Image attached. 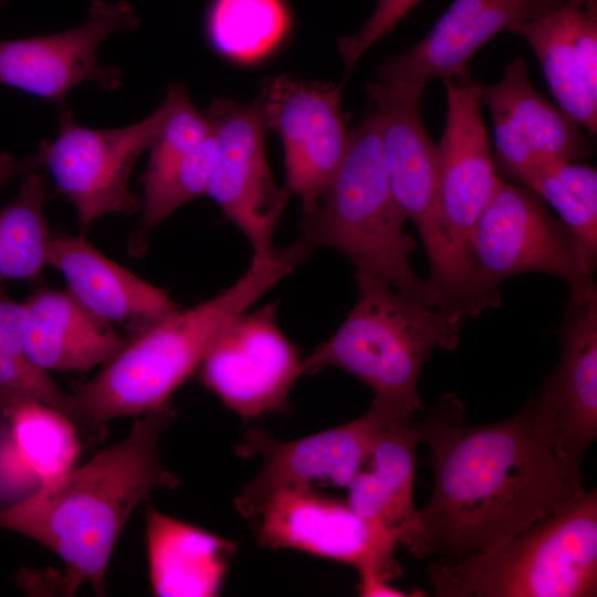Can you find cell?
<instances>
[{"label":"cell","mask_w":597,"mask_h":597,"mask_svg":"<svg viewBox=\"0 0 597 597\" xmlns=\"http://www.w3.org/2000/svg\"><path fill=\"white\" fill-rule=\"evenodd\" d=\"M583 1L566 0L553 12L517 23L507 31L528 43L558 107L595 135L597 94L586 83L574 43L576 14Z\"/></svg>","instance_id":"cb8c5ba5"},{"label":"cell","mask_w":597,"mask_h":597,"mask_svg":"<svg viewBox=\"0 0 597 597\" xmlns=\"http://www.w3.org/2000/svg\"><path fill=\"white\" fill-rule=\"evenodd\" d=\"M132 6L122 0H93L81 25L44 36L0 40V84L22 90L59 106L78 84L94 82L107 91L122 83V72L97 60L101 42L138 25Z\"/></svg>","instance_id":"e0dca14e"},{"label":"cell","mask_w":597,"mask_h":597,"mask_svg":"<svg viewBox=\"0 0 597 597\" xmlns=\"http://www.w3.org/2000/svg\"><path fill=\"white\" fill-rule=\"evenodd\" d=\"M24 318V303L12 300L0 284V417L27 401L60 409L66 399L48 373L27 356Z\"/></svg>","instance_id":"f1b7e54d"},{"label":"cell","mask_w":597,"mask_h":597,"mask_svg":"<svg viewBox=\"0 0 597 597\" xmlns=\"http://www.w3.org/2000/svg\"><path fill=\"white\" fill-rule=\"evenodd\" d=\"M439 597H595L597 490L532 523L501 546L426 568Z\"/></svg>","instance_id":"8992f818"},{"label":"cell","mask_w":597,"mask_h":597,"mask_svg":"<svg viewBox=\"0 0 597 597\" xmlns=\"http://www.w3.org/2000/svg\"><path fill=\"white\" fill-rule=\"evenodd\" d=\"M219 153L211 132L151 189L143 192L138 234L156 228L184 203L206 195Z\"/></svg>","instance_id":"f546056e"},{"label":"cell","mask_w":597,"mask_h":597,"mask_svg":"<svg viewBox=\"0 0 597 597\" xmlns=\"http://www.w3.org/2000/svg\"><path fill=\"white\" fill-rule=\"evenodd\" d=\"M289 27L290 15L282 0H213L206 22L212 49L239 63L268 56Z\"/></svg>","instance_id":"d4e9b609"},{"label":"cell","mask_w":597,"mask_h":597,"mask_svg":"<svg viewBox=\"0 0 597 597\" xmlns=\"http://www.w3.org/2000/svg\"><path fill=\"white\" fill-rule=\"evenodd\" d=\"M23 303L24 349L43 371H87L108 363L128 342L67 291L39 289Z\"/></svg>","instance_id":"44dd1931"},{"label":"cell","mask_w":597,"mask_h":597,"mask_svg":"<svg viewBox=\"0 0 597 597\" xmlns=\"http://www.w3.org/2000/svg\"><path fill=\"white\" fill-rule=\"evenodd\" d=\"M406 220L391 191L379 118L373 106L349 132L345 156L318 206L303 216L300 240L312 251L317 247L339 251L356 273L446 305L410 265L416 242L404 229Z\"/></svg>","instance_id":"5b68a950"},{"label":"cell","mask_w":597,"mask_h":597,"mask_svg":"<svg viewBox=\"0 0 597 597\" xmlns=\"http://www.w3.org/2000/svg\"><path fill=\"white\" fill-rule=\"evenodd\" d=\"M262 546L291 548L347 564L359 582L390 583L401 574L396 535L316 490H283L251 520Z\"/></svg>","instance_id":"4fadbf2b"},{"label":"cell","mask_w":597,"mask_h":597,"mask_svg":"<svg viewBox=\"0 0 597 597\" xmlns=\"http://www.w3.org/2000/svg\"><path fill=\"white\" fill-rule=\"evenodd\" d=\"M355 277L356 304L333 336L303 359L304 373L339 368L369 386L376 399L419 413L420 371L436 347L458 346L467 315L379 279L362 273Z\"/></svg>","instance_id":"277c9868"},{"label":"cell","mask_w":597,"mask_h":597,"mask_svg":"<svg viewBox=\"0 0 597 597\" xmlns=\"http://www.w3.org/2000/svg\"><path fill=\"white\" fill-rule=\"evenodd\" d=\"M149 579L160 597H211L221 589L237 544L170 517L145 514Z\"/></svg>","instance_id":"7402d4cb"},{"label":"cell","mask_w":597,"mask_h":597,"mask_svg":"<svg viewBox=\"0 0 597 597\" xmlns=\"http://www.w3.org/2000/svg\"><path fill=\"white\" fill-rule=\"evenodd\" d=\"M48 266L64 277L67 292L129 341L180 308L168 292L113 261L84 237L52 233Z\"/></svg>","instance_id":"d6986e66"},{"label":"cell","mask_w":597,"mask_h":597,"mask_svg":"<svg viewBox=\"0 0 597 597\" xmlns=\"http://www.w3.org/2000/svg\"><path fill=\"white\" fill-rule=\"evenodd\" d=\"M201 384L243 420L289 410L304 374L296 346L276 322V303L243 311L211 341L198 367Z\"/></svg>","instance_id":"7c38bea8"},{"label":"cell","mask_w":597,"mask_h":597,"mask_svg":"<svg viewBox=\"0 0 597 597\" xmlns=\"http://www.w3.org/2000/svg\"><path fill=\"white\" fill-rule=\"evenodd\" d=\"M259 97L268 127L282 140L285 187L301 198L307 216L318 206L347 149L341 87L281 75L266 82Z\"/></svg>","instance_id":"2e32d148"},{"label":"cell","mask_w":597,"mask_h":597,"mask_svg":"<svg viewBox=\"0 0 597 597\" xmlns=\"http://www.w3.org/2000/svg\"><path fill=\"white\" fill-rule=\"evenodd\" d=\"M421 0H377L376 8L364 25L354 34L339 41V53L348 70L378 40L388 34L397 23Z\"/></svg>","instance_id":"1f68e13d"},{"label":"cell","mask_w":597,"mask_h":597,"mask_svg":"<svg viewBox=\"0 0 597 597\" xmlns=\"http://www.w3.org/2000/svg\"><path fill=\"white\" fill-rule=\"evenodd\" d=\"M54 140H43L44 166L57 191L75 208L83 229L106 214H133L142 202L129 189L138 157L149 148L169 109L165 96L146 118L123 128L80 125L61 105Z\"/></svg>","instance_id":"ba28073f"},{"label":"cell","mask_w":597,"mask_h":597,"mask_svg":"<svg viewBox=\"0 0 597 597\" xmlns=\"http://www.w3.org/2000/svg\"><path fill=\"white\" fill-rule=\"evenodd\" d=\"M558 214L587 260L597 264V171L583 161L552 160L533 168L520 184Z\"/></svg>","instance_id":"83f0119b"},{"label":"cell","mask_w":597,"mask_h":597,"mask_svg":"<svg viewBox=\"0 0 597 597\" xmlns=\"http://www.w3.org/2000/svg\"><path fill=\"white\" fill-rule=\"evenodd\" d=\"M595 269L535 191L502 179L470 237L463 311L479 317L498 307L500 284L513 275L552 274L582 290L595 284Z\"/></svg>","instance_id":"52a82bcc"},{"label":"cell","mask_w":597,"mask_h":597,"mask_svg":"<svg viewBox=\"0 0 597 597\" xmlns=\"http://www.w3.org/2000/svg\"><path fill=\"white\" fill-rule=\"evenodd\" d=\"M8 420L38 488L57 483L75 468L78 430L66 415L44 404L27 401L15 407Z\"/></svg>","instance_id":"4316f807"},{"label":"cell","mask_w":597,"mask_h":597,"mask_svg":"<svg viewBox=\"0 0 597 597\" xmlns=\"http://www.w3.org/2000/svg\"><path fill=\"white\" fill-rule=\"evenodd\" d=\"M446 394L416 417L429 447L433 491L400 541L416 558L458 562L490 552L586 490L552 407L536 391L514 416L464 423Z\"/></svg>","instance_id":"6da1fadb"},{"label":"cell","mask_w":597,"mask_h":597,"mask_svg":"<svg viewBox=\"0 0 597 597\" xmlns=\"http://www.w3.org/2000/svg\"><path fill=\"white\" fill-rule=\"evenodd\" d=\"M481 102L492 117L493 160L505 181L520 185L543 163L583 161L590 154L580 125L533 86L521 56L504 66L496 83L481 86Z\"/></svg>","instance_id":"ac0fdd59"},{"label":"cell","mask_w":597,"mask_h":597,"mask_svg":"<svg viewBox=\"0 0 597 597\" xmlns=\"http://www.w3.org/2000/svg\"><path fill=\"white\" fill-rule=\"evenodd\" d=\"M311 254L300 241L251 263L229 289L179 310L129 339L94 378L70 394V418L81 434L101 437L115 418L161 408L195 373L211 341Z\"/></svg>","instance_id":"3957f363"},{"label":"cell","mask_w":597,"mask_h":597,"mask_svg":"<svg viewBox=\"0 0 597 597\" xmlns=\"http://www.w3.org/2000/svg\"><path fill=\"white\" fill-rule=\"evenodd\" d=\"M447 122L437 147L440 214L463 283L471 233L498 190V175L481 115V85L470 74L444 82Z\"/></svg>","instance_id":"5bb4252c"},{"label":"cell","mask_w":597,"mask_h":597,"mask_svg":"<svg viewBox=\"0 0 597 597\" xmlns=\"http://www.w3.org/2000/svg\"><path fill=\"white\" fill-rule=\"evenodd\" d=\"M416 417L401 415L388 422L375 439L366 463L347 486L349 506L396 535L398 544L417 510L413 481L420 438Z\"/></svg>","instance_id":"603a6c76"},{"label":"cell","mask_w":597,"mask_h":597,"mask_svg":"<svg viewBox=\"0 0 597 597\" xmlns=\"http://www.w3.org/2000/svg\"><path fill=\"white\" fill-rule=\"evenodd\" d=\"M45 199L46 179L32 170L23 175L17 197L0 209V284L32 279L48 266L52 233Z\"/></svg>","instance_id":"484cf974"},{"label":"cell","mask_w":597,"mask_h":597,"mask_svg":"<svg viewBox=\"0 0 597 597\" xmlns=\"http://www.w3.org/2000/svg\"><path fill=\"white\" fill-rule=\"evenodd\" d=\"M566 0H454L433 28L410 49L388 57L367 94L422 97L432 78L469 74L473 55L499 32L548 14Z\"/></svg>","instance_id":"9a60e30c"},{"label":"cell","mask_w":597,"mask_h":597,"mask_svg":"<svg viewBox=\"0 0 597 597\" xmlns=\"http://www.w3.org/2000/svg\"><path fill=\"white\" fill-rule=\"evenodd\" d=\"M176 418L169 402L142 415L123 440L83 467L0 507V528L29 537L62 559L64 595L83 584L105 595L111 555L134 510L153 490L179 485L159 451L160 438Z\"/></svg>","instance_id":"7a4b0ae2"},{"label":"cell","mask_w":597,"mask_h":597,"mask_svg":"<svg viewBox=\"0 0 597 597\" xmlns=\"http://www.w3.org/2000/svg\"><path fill=\"white\" fill-rule=\"evenodd\" d=\"M3 0H0V3L2 2Z\"/></svg>","instance_id":"e575fe53"},{"label":"cell","mask_w":597,"mask_h":597,"mask_svg":"<svg viewBox=\"0 0 597 597\" xmlns=\"http://www.w3.org/2000/svg\"><path fill=\"white\" fill-rule=\"evenodd\" d=\"M44 167V150L42 145L33 154L15 158L11 154L0 151V187L12 178L23 176L29 171Z\"/></svg>","instance_id":"836d02e7"},{"label":"cell","mask_w":597,"mask_h":597,"mask_svg":"<svg viewBox=\"0 0 597 597\" xmlns=\"http://www.w3.org/2000/svg\"><path fill=\"white\" fill-rule=\"evenodd\" d=\"M562 356L538 394L552 407L561 439L582 461L597 436V287L570 290L559 328Z\"/></svg>","instance_id":"ffe728a7"},{"label":"cell","mask_w":597,"mask_h":597,"mask_svg":"<svg viewBox=\"0 0 597 597\" xmlns=\"http://www.w3.org/2000/svg\"><path fill=\"white\" fill-rule=\"evenodd\" d=\"M166 96L169 109L148 148V164L142 177L143 192L155 187L212 132L208 119L198 112L181 84H170Z\"/></svg>","instance_id":"4dcf8cb0"},{"label":"cell","mask_w":597,"mask_h":597,"mask_svg":"<svg viewBox=\"0 0 597 597\" xmlns=\"http://www.w3.org/2000/svg\"><path fill=\"white\" fill-rule=\"evenodd\" d=\"M203 115L219 144L206 195L247 237L252 263L264 262L276 251L274 233L291 192L275 184L268 165L262 102L259 96L249 105L218 100Z\"/></svg>","instance_id":"8fae6325"},{"label":"cell","mask_w":597,"mask_h":597,"mask_svg":"<svg viewBox=\"0 0 597 597\" xmlns=\"http://www.w3.org/2000/svg\"><path fill=\"white\" fill-rule=\"evenodd\" d=\"M401 415L415 413L374 398L369 410L357 419L298 440L279 441L264 429H250L235 453L260 457L263 465L235 498V509L252 520L283 490L347 489L366 463L378 433Z\"/></svg>","instance_id":"9c48e42d"},{"label":"cell","mask_w":597,"mask_h":597,"mask_svg":"<svg viewBox=\"0 0 597 597\" xmlns=\"http://www.w3.org/2000/svg\"><path fill=\"white\" fill-rule=\"evenodd\" d=\"M368 96L379 118L391 191L426 249L428 281L444 304L463 311V283L441 220L437 147L421 117L422 97L383 93Z\"/></svg>","instance_id":"30bf717a"},{"label":"cell","mask_w":597,"mask_h":597,"mask_svg":"<svg viewBox=\"0 0 597 597\" xmlns=\"http://www.w3.org/2000/svg\"><path fill=\"white\" fill-rule=\"evenodd\" d=\"M33 484L38 481L15 446L9 420L0 418V498L21 499Z\"/></svg>","instance_id":"d6a6232c"}]
</instances>
